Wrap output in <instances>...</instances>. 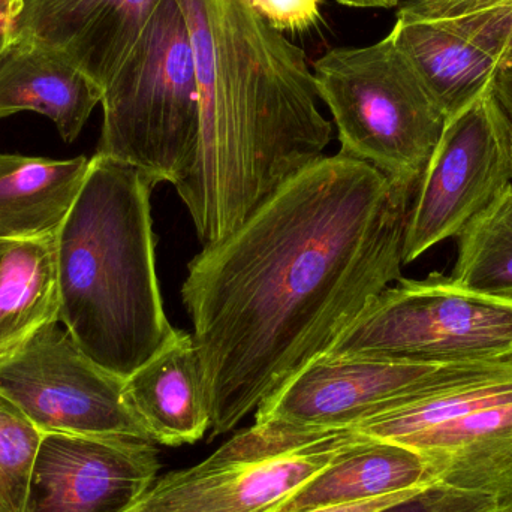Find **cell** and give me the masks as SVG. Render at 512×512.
<instances>
[{"mask_svg":"<svg viewBox=\"0 0 512 512\" xmlns=\"http://www.w3.org/2000/svg\"><path fill=\"white\" fill-rule=\"evenodd\" d=\"M417 186L322 156L188 265L183 303L209 396L210 439L236 429L324 355L402 277Z\"/></svg>","mask_w":512,"mask_h":512,"instance_id":"6da1fadb","label":"cell"},{"mask_svg":"<svg viewBox=\"0 0 512 512\" xmlns=\"http://www.w3.org/2000/svg\"><path fill=\"white\" fill-rule=\"evenodd\" d=\"M200 89V143L176 186L203 246L233 234L322 158L333 128L306 54L249 0H177Z\"/></svg>","mask_w":512,"mask_h":512,"instance_id":"7a4b0ae2","label":"cell"},{"mask_svg":"<svg viewBox=\"0 0 512 512\" xmlns=\"http://www.w3.org/2000/svg\"><path fill=\"white\" fill-rule=\"evenodd\" d=\"M155 177L96 153L56 234L59 322L98 366L128 379L177 331L156 274Z\"/></svg>","mask_w":512,"mask_h":512,"instance_id":"3957f363","label":"cell"},{"mask_svg":"<svg viewBox=\"0 0 512 512\" xmlns=\"http://www.w3.org/2000/svg\"><path fill=\"white\" fill-rule=\"evenodd\" d=\"M98 155L159 183L183 182L200 143L194 47L177 0H162L102 98Z\"/></svg>","mask_w":512,"mask_h":512,"instance_id":"277c9868","label":"cell"},{"mask_svg":"<svg viewBox=\"0 0 512 512\" xmlns=\"http://www.w3.org/2000/svg\"><path fill=\"white\" fill-rule=\"evenodd\" d=\"M313 71L339 131V153L418 186L447 116L393 33L367 47L328 51Z\"/></svg>","mask_w":512,"mask_h":512,"instance_id":"5b68a950","label":"cell"},{"mask_svg":"<svg viewBox=\"0 0 512 512\" xmlns=\"http://www.w3.org/2000/svg\"><path fill=\"white\" fill-rule=\"evenodd\" d=\"M324 355L429 364L512 363V295L475 291L441 273L420 280L400 277Z\"/></svg>","mask_w":512,"mask_h":512,"instance_id":"8992f818","label":"cell"},{"mask_svg":"<svg viewBox=\"0 0 512 512\" xmlns=\"http://www.w3.org/2000/svg\"><path fill=\"white\" fill-rule=\"evenodd\" d=\"M424 457L439 483L512 507V363L354 427Z\"/></svg>","mask_w":512,"mask_h":512,"instance_id":"52a82bcc","label":"cell"},{"mask_svg":"<svg viewBox=\"0 0 512 512\" xmlns=\"http://www.w3.org/2000/svg\"><path fill=\"white\" fill-rule=\"evenodd\" d=\"M366 436L258 424L198 465L156 480L129 512H277L307 481Z\"/></svg>","mask_w":512,"mask_h":512,"instance_id":"ba28073f","label":"cell"},{"mask_svg":"<svg viewBox=\"0 0 512 512\" xmlns=\"http://www.w3.org/2000/svg\"><path fill=\"white\" fill-rule=\"evenodd\" d=\"M512 183V123L495 92L448 117L409 209L403 264L466 227Z\"/></svg>","mask_w":512,"mask_h":512,"instance_id":"9c48e42d","label":"cell"},{"mask_svg":"<svg viewBox=\"0 0 512 512\" xmlns=\"http://www.w3.org/2000/svg\"><path fill=\"white\" fill-rule=\"evenodd\" d=\"M0 394L44 435L150 441L125 399V379L90 360L59 321L0 358Z\"/></svg>","mask_w":512,"mask_h":512,"instance_id":"30bf717a","label":"cell"},{"mask_svg":"<svg viewBox=\"0 0 512 512\" xmlns=\"http://www.w3.org/2000/svg\"><path fill=\"white\" fill-rule=\"evenodd\" d=\"M496 366L322 355L259 405L255 423L315 433L354 429L369 418L477 378Z\"/></svg>","mask_w":512,"mask_h":512,"instance_id":"8fae6325","label":"cell"},{"mask_svg":"<svg viewBox=\"0 0 512 512\" xmlns=\"http://www.w3.org/2000/svg\"><path fill=\"white\" fill-rule=\"evenodd\" d=\"M155 442L42 438L24 512H129L158 477Z\"/></svg>","mask_w":512,"mask_h":512,"instance_id":"7c38bea8","label":"cell"},{"mask_svg":"<svg viewBox=\"0 0 512 512\" xmlns=\"http://www.w3.org/2000/svg\"><path fill=\"white\" fill-rule=\"evenodd\" d=\"M391 33L448 119L480 98L504 69L512 8L447 20H397Z\"/></svg>","mask_w":512,"mask_h":512,"instance_id":"4fadbf2b","label":"cell"},{"mask_svg":"<svg viewBox=\"0 0 512 512\" xmlns=\"http://www.w3.org/2000/svg\"><path fill=\"white\" fill-rule=\"evenodd\" d=\"M162 0H15V38L65 54L105 90Z\"/></svg>","mask_w":512,"mask_h":512,"instance_id":"5bb4252c","label":"cell"},{"mask_svg":"<svg viewBox=\"0 0 512 512\" xmlns=\"http://www.w3.org/2000/svg\"><path fill=\"white\" fill-rule=\"evenodd\" d=\"M125 399L152 442L180 447L203 439L212 424L203 366L188 331L125 379Z\"/></svg>","mask_w":512,"mask_h":512,"instance_id":"9a60e30c","label":"cell"},{"mask_svg":"<svg viewBox=\"0 0 512 512\" xmlns=\"http://www.w3.org/2000/svg\"><path fill=\"white\" fill-rule=\"evenodd\" d=\"M102 98L104 89L54 48L14 38L0 53V119L33 111L72 143Z\"/></svg>","mask_w":512,"mask_h":512,"instance_id":"2e32d148","label":"cell"},{"mask_svg":"<svg viewBox=\"0 0 512 512\" xmlns=\"http://www.w3.org/2000/svg\"><path fill=\"white\" fill-rule=\"evenodd\" d=\"M90 159L0 153V240L54 237L89 173Z\"/></svg>","mask_w":512,"mask_h":512,"instance_id":"e0dca14e","label":"cell"},{"mask_svg":"<svg viewBox=\"0 0 512 512\" xmlns=\"http://www.w3.org/2000/svg\"><path fill=\"white\" fill-rule=\"evenodd\" d=\"M435 481V472L417 451L366 436L307 481L277 512L366 501Z\"/></svg>","mask_w":512,"mask_h":512,"instance_id":"ac0fdd59","label":"cell"},{"mask_svg":"<svg viewBox=\"0 0 512 512\" xmlns=\"http://www.w3.org/2000/svg\"><path fill=\"white\" fill-rule=\"evenodd\" d=\"M56 236L0 240V358L59 321Z\"/></svg>","mask_w":512,"mask_h":512,"instance_id":"d6986e66","label":"cell"},{"mask_svg":"<svg viewBox=\"0 0 512 512\" xmlns=\"http://www.w3.org/2000/svg\"><path fill=\"white\" fill-rule=\"evenodd\" d=\"M457 240L451 277L475 291L512 295V183Z\"/></svg>","mask_w":512,"mask_h":512,"instance_id":"ffe728a7","label":"cell"},{"mask_svg":"<svg viewBox=\"0 0 512 512\" xmlns=\"http://www.w3.org/2000/svg\"><path fill=\"white\" fill-rule=\"evenodd\" d=\"M44 433L0 394V512L26 511Z\"/></svg>","mask_w":512,"mask_h":512,"instance_id":"44dd1931","label":"cell"},{"mask_svg":"<svg viewBox=\"0 0 512 512\" xmlns=\"http://www.w3.org/2000/svg\"><path fill=\"white\" fill-rule=\"evenodd\" d=\"M501 507L495 496L460 490L435 481L405 501L378 512H498Z\"/></svg>","mask_w":512,"mask_h":512,"instance_id":"7402d4cb","label":"cell"},{"mask_svg":"<svg viewBox=\"0 0 512 512\" xmlns=\"http://www.w3.org/2000/svg\"><path fill=\"white\" fill-rule=\"evenodd\" d=\"M504 8H512V0H400L397 20H447Z\"/></svg>","mask_w":512,"mask_h":512,"instance_id":"603a6c76","label":"cell"},{"mask_svg":"<svg viewBox=\"0 0 512 512\" xmlns=\"http://www.w3.org/2000/svg\"><path fill=\"white\" fill-rule=\"evenodd\" d=\"M255 11L279 32H303L316 23L322 0H249Z\"/></svg>","mask_w":512,"mask_h":512,"instance_id":"cb8c5ba5","label":"cell"},{"mask_svg":"<svg viewBox=\"0 0 512 512\" xmlns=\"http://www.w3.org/2000/svg\"><path fill=\"white\" fill-rule=\"evenodd\" d=\"M429 486V484H427ZM424 486L415 487V489L403 490V492L391 493V495L381 496V498L366 499V501L345 502V504L327 505V507L312 508L301 512H378L384 508L391 507L397 502L405 501L409 496L415 495L418 490Z\"/></svg>","mask_w":512,"mask_h":512,"instance_id":"d4e9b609","label":"cell"},{"mask_svg":"<svg viewBox=\"0 0 512 512\" xmlns=\"http://www.w3.org/2000/svg\"><path fill=\"white\" fill-rule=\"evenodd\" d=\"M14 15L15 0H0V53L15 38Z\"/></svg>","mask_w":512,"mask_h":512,"instance_id":"484cf974","label":"cell"},{"mask_svg":"<svg viewBox=\"0 0 512 512\" xmlns=\"http://www.w3.org/2000/svg\"><path fill=\"white\" fill-rule=\"evenodd\" d=\"M495 92L512 123V69H501L495 80Z\"/></svg>","mask_w":512,"mask_h":512,"instance_id":"4316f807","label":"cell"},{"mask_svg":"<svg viewBox=\"0 0 512 512\" xmlns=\"http://www.w3.org/2000/svg\"><path fill=\"white\" fill-rule=\"evenodd\" d=\"M337 2L351 8H397L400 0H337Z\"/></svg>","mask_w":512,"mask_h":512,"instance_id":"83f0119b","label":"cell"},{"mask_svg":"<svg viewBox=\"0 0 512 512\" xmlns=\"http://www.w3.org/2000/svg\"><path fill=\"white\" fill-rule=\"evenodd\" d=\"M504 69H512V35L510 44H508L507 53H505Z\"/></svg>","mask_w":512,"mask_h":512,"instance_id":"f1b7e54d","label":"cell"},{"mask_svg":"<svg viewBox=\"0 0 512 512\" xmlns=\"http://www.w3.org/2000/svg\"><path fill=\"white\" fill-rule=\"evenodd\" d=\"M498 512H512V507H501Z\"/></svg>","mask_w":512,"mask_h":512,"instance_id":"f546056e","label":"cell"}]
</instances>
